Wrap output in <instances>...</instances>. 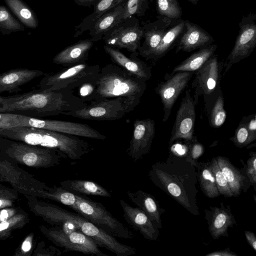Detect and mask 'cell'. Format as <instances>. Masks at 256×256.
<instances>
[{"mask_svg": "<svg viewBox=\"0 0 256 256\" xmlns=\"http://www.w3.org/2000/svg\"><path fill=\"white\" fill-rule=\"evenodd\" d=\"M87 104L72 90H36L8 97L0 105V112H10L40 118L78 110Z\"/></svg>", "mask_w": 256, "mask_h": 256, "instance_id": "cell-1", "label": "cell"}, {"mask_svg": "<svg viewBox=\"0 0 256 256\" xmlns=\"http://www.w3.org/2000/svg\"><path fill=\"white\" fill-rule=\"evenodd\" d=\"M187 158H168L152 166L149 176L153 183L166 192L191 213L198 214L196 184L198 173Z\"/></svg>", "mask_w": 256, "mask_h": 256, "instance_id": "cell-2", "label": "cell"}, {"mask_svg": "<svg viewBox=\"0 0 256 256\" xmlns=\"http://www.w3.org/2000/svg\"><path fill=\"white\" fill-rule=\"evenodd\" d=\"M32 208L37 216L51 224L60 226L67 223L73 226L92 238L99 247L106 248L117 256H129L136 253L134 248L120 242L79 214L44 202H34Z\"/></svg>", "mask_w": 256, "mask_h": 256, "instance_id": "cell-3", "label": "cell"}, {"mask_svg": "<svg viewBox=\"0 0 256 256\" xmlns=\"http://www.w3.org/2000/svg\"><path fill=\"white\" fill-rule=\"evenodd\" d=\"M0 136L30 145L55 149L73 160H80L94 150L79 136L27 126L0 128Z\"/></svg>", "mask_w": 256, "mask_h": 256, "instance_id": "cell-4", "label": "cell"}, {"mask_svg": "<svg viewBox=\"0 0 256 256\" xmlns=\"http://www.w3.org/2000/svg\"><path fill=\"white\" fill-rule=\"evenodd\" d=\"M146 87V82L115 64H108L100 68L86 102L118 97L140 100Z\"/></svg>", "mask_w": 256, "mask_h": 256, "instance_id": "cell-5", "label": "cell"}, {"mask_svg": "<svg viewBox=\"0 0 256 256\" xmlns=\"http://www.w3.org/2000/svg\"><path fill=\"white\" fill-rule=\"evenodd\" d=\"M76 200L71 208L97 227L114 237L130 240L132 232L114 218L104 205L98 202L76 194Z\"/></svg>", "mask_w": 256, "mask_h": 256, "instance_id": "cell-6", "label": "cell"}, {"mask_svg": "<svg viewBox=\"0 0 256 256\" xmlns=\"http://www.w3.org/2000/svg\"><path fill=\"white\" fill-rule=\"evenodd\" d=\"M90 102L82 108L64 112L62 114L87 120H116L134 110L140 100L118 97Z\"/></svg>", "mask_w": 256, "mask_h": 256, "instance_id": "cell-7", "label": "cell"}, {"mask_svg": "<svg viewBox=\"0 0 256 256\" xmlns=\"http://www.w3.org/2000/svg\"><path fill=\"white\" fill-rule=\"evenodd\" d=\"M100 70L99 65H90L85 62L67 66L43 78L40 82V88L46 90L62 89L72 90L94 81Z\"/></svg>", "mask_w": 256, "mask_h": 256, "instance_id": "cell-8", "label": "cell"}, {"mask_svg": "<svg viewBox=\"0 0 256 256\" xmlns=\"http://www.w3.org/2000/svg\"><path fill=\"white\" fill-rule=\"evenodd\" d=\"M45 236L64 252H76L96 256H108L99 248V246L90 237L73 226L64 223L55 227L42 228Z\"/></svg>", "mask_w": 256, "mask_h": 256, "instance_id": "cell-9", "label": "cell"}, {"mask_svg": "<svg viewBox=\"0 0 256 256\" xmlns=\"http://www.w3.org/2000/svg\"><path fill=\"white\" fill-rule=\"evenodd\" d=\"M6 153L18 162L34 168L54 166L60 163L61 158H67L56 150L18 141L12 142L6 150Z\"/></svg>", "mask_w": 256, "mask_h": 256, "instance_id": "cell-10", "label": "cell"}, {"mask_svg": "<svg viewBox=\"0 0 256 256\" xmlns=\"http://www.w3.org/2000/svg\"><path fill=\"white\" fill-rule=\"evenodd\" d=\"M143 38V28L138 20L132 16L116 24L108 30L102 40L106 45L128 52H138Z\"/></svg>", "mask_w": 256, "mask_h": 256, "instance_id": "cell-11", "label": "cell"}, {"mask_svg": "<svg viewBox=\"0 0 256 256\" xmlns=\"http://www.w3.org/2000/svg\"><path fill=\"white\" fill-rule=\"evenodd\" d=\"M234 45L227 58L225 72L234 64L249 56L256 46V14L244 16L239 23Z\"/></svg>", "mask_w": 256, "mask_h": 256, "instance_id": "cell-12", "label": "cell"}, {"mask_svg": "<svg viewBox=\"0 0 256 256\" xmlns=\"http://www.w3.org/2000/svg\"><path fill=\"white\" fill-rule=\"evenodd\" d=\"M196 103L191 96L190 90H187L176 113L170 138V144L180 139L188 142L194 140Z\"/></svg>", "mask_w": 256, "mask_h": 256, "instance_id": "cell-13", "label": "cell"}, {"mask_svg": "<svg viewBox=\"0 0 256 256\" xmlns=\"http://www.w3.org/2000/svg\"><path fill=\"white\" fill-rule=\"evenodd\" d=\"M6 160H0V180L8 182L18 190L28 195L38 196L49 187L34 179Z\"/></svg>", "mask_w": 256, "mask_h": 256, "instance_id": "cell-14", "label": "cell"}, {"mask_svg": "<svg viewBox=\"0 0 256 256\" xmlns=\"http://www.w3.org/2000/svg\"><path fill=\"white\" fill-rule=\"evenodd\" d=\"M155 136V122L150 119H136L127 153L134 162L149 152Z\"/></svg>", "mask_w": 256, "mask_h": 256, "instance_id": "cell-15", "label": "cell"}, {"mask_svg": "<svg viewBox=\"0 0 256 256\" xmlns=\"http://www.w3.org/2000/svg\"><path fill=\"white\" fill-rule=\"evenodd\" d=\"M192 74L193 72H176L156 87V91L159 95L163 105V122L168 118L175 102L186 87Z\"/></svg>", "mask_w": 256, "mask_h": 256, "instance_id": "cell-16", "label": "cell"}, {"mask_svg": "<svg viewBox=\"0 0 256 256\" xmlns=\"http://www.w3.org/2000/svg\"><path fill=\"white\" fill-rule=\"evenodd\" d=\"M176 20L158 15L154 21L144 24L142 26L144 40L138 50V54L150 60L167 30Z\"/></svg>", "mask_w": 256, "mask_h": 256, "instance_id": "cell-17", "label": "cell"}, {"mask_svg": "<svg viewBox=\"0 0 256 256\" xmlns=\"http://www.w3.org/2000/svg\"><path fill=\"white\" fill-rule=\"evenodd\" d=\"M221 62H218L216 55L214 54L196 72V78L194 82L196 84L194 101L197 102L198 95L212 94L216 90L219 84L220 72L222 68Z\"/></svg>", "mask_w": 256, "mask_h": 256, "instance_id": "cell-18", "label": "cell"}, {"mask_svg": "<svg viewBox=\"0 0 256 256\" xmlns=\"http://www.w3.org/2000/svg\"><path fill=\"white\" fill-rule=\"evenodd\" d=\"M104 49L114 64L137 78L146 82L151 78L150 68L138 58V52H132L130 56L128 57L115 48L105 44Z\"/></svg>", "mask_w": 256, "mask_h": 256, "instance_id": "cell-19", "label": "cell"}, {"mask_svg": "<svg viewBox=\"0 0 256 256\" xmlns=\"http://www.w3.org/2000/svg\"><path fill=\"white\" fill-rule=\"evenodd\" d=\"M126 222L134 230L138 232L146 239L156 240L158 236V228L140 208H134L123 200H119Z\"/></svg>", "mask_w": 256, "mask_h": 256, "instance_id": "cell-20", "label": "cell"}, {"mask_svg": "<svg viewBox=\"0 0 256 256\" xmlns=\"http://www.w3.org/2000/svg\"><path fill=\"white\" fill-rule=\"evenodd\" d=\"M214 42L212 36L199 26L185 20V30L179 38L176 53L190 52L207 46Z\"/></svg>", "mask_w": 256, "mask_h": 256, "instance_id": "cell-21", "label": "cell"}, {"mask_svg": "<svg viewBox=\"0 0 256 256\" xmlns=\"http://www.w3.org/2000/svg\"><path fill=\"white\" fill-rule=\"evenodd\" d=\"M43 74L40 70L27 68L12 69L0 74V93L16 92L22 86Z\"/></svg>", "mask_w": 256, "mask_h": 256, "instance_id": "cell-22", "label": "cell"}, {"mask_svg": "<svg viewBox=\"0 0 256 256\" xmlns=\"http://www.w3.org/2000/svg\"><path fill=\"white\" fill-rule=\"evenodd\" d=\"M94 44L90 38L80 40L58 53L53 62L66 66L84 62Z\"/></svg>", "mask_w": 256, "mask_h": 256, "instance_id": "cell-23", "label": "cell"}, {"mask_svg": "<svg viewBox=\"0 0 256 256\" xmlns=\"http://www.w3.org/2000/svg\"><path fill=\"white\" fill-rule=\"evenodd\" d=\"M126 0L100 16L88 30L90 39L94 42L102 40L104 34L121 22Z\"/></svg>", "mask_w": 256, "mask_h": 256, "instance_id": "cell-24", "label": "cell"}, {"mask_svg": "<svg viewBox=\"0 0 256 256\" xmlns=\"http://www.w3.org/2000/svg\"><path fill=\"white\" fill-rule=\"evenodd\" d=\"M127 196L132 202L144 212L157 228H161L160 212L152 196L140 190L128 191Z\"/></svg>", "mask_w": 256, "mask_h": 256, "instance_id": "cell-25", "label": "cell"}, {"mask_svg": "<svg viewBox=\"0 0 256 256\" xmlns=\"http://www.w3.org/2000/svg\"><path fill=\"white\" fill-rule=\"evenodd\" d=\"M60 187L76 194L110 198V192L96 182L82 180H68L60 182Z\"/></svg>", "mask_w": 256, "mask_h": 256, "instance_id": "cell-26", "label": "cell"}, {"mask_svg": "<svg viewBox=\"0 0 256 256\" xmlns=\"http://www.w3.org/2000/svg\"><path fill=\"white\" fill-rule=\"evenodd\" d=\"M185 30V20L176 21L167 30L150 59L157 60L164 56L178 42Z\"/></svg>", "mask_w": 256, "mask_h": 256, "instance_id": "cell-27", "label": "cell"}, {"mask_svg": "<svg viewBox=\"0 0 256 256\" xmlns=\"http://www.w3.org/2000/svg\"><path fill=\"white\" fill-rule=\"evenodd\" d=\"M216 48V44H212L200 48L176 66L171 75L178 72L196 71L214 54Z\"/></svg>", "mask_w": 256, "mask_h": 256, "instance_id": "cell-28", "label": "cell"}, {"mask_svg": "<svg viewBox=\"0 0 256 256\" xmlns=\"http://www.w3.org/2000/svg\"><path fill=\"white\" fill-rule=\"evenodd\" d=\"M125 0H98L94 5L92 14L85 17L75 28L74 38H77L92 26L96 20L112 8L124 2Z\"/></svg>", "mask_w": 256, "mask_h": 256, "instance_id": "cell-29", "label": "cell"}, {"mask_svg": "<svg viewBox=\"0 0 256 256\" xmlns=\"http://www.w3.org/2000/svg\"><path fill=\"white\" fill-rule=\"evenodd\" d=\"M232 214L224 208H215L209 224L210 233L214 239L221 236H228V230L234 224Z\"/></svg>", "mask_w": 256, "mask_h": 256, "instance_id": "cell-30", "label": "cell"}, {"mask_svg": "<svg viewBox=\"0 0 256 256\" xmlns=\"http://www.w3.org/2000/svg\"><path fill=\"white\" fill-rule=\"evenodd\" d=\"M218 165L225 176L233 196H237L240 193L245 178L225 158H216Z\"/></svg>", "mask_w": 256, "mask_h": 256, "instance_id": "cell-31", "label": "cell"}, {"mask_svg": "<svg viewBox=\"0 0 256 256\" xmlns=\"http://www.w3.org/2000/svg\"><path fill=\"white\" fill-rule=\"evenodd\" d=\"M20 22L30 28L38 26V20L32 11L21 0H4Z\"/></svg>", "mask_w": 256, "mask_h": 256, "instance_id": "cell-32", "label": "cell"}, {"mask_svg": "<svg viewBox=\"0 0 256 256\" xmlns=\"http://www.w3.org/2000/svg\"><path fill=\"white\" fill-rule=\"evenodd\" d=\"M204 166L198 168V178L201 188L204 194L210 198H214L219 196L214 174L210 165L203 164Z\"/></svg>", "mask_w": 256, "mask_h": 256, "instance_id": "cell-33", "label": "cell"}, {"mask_svg": "<svg viewBox=\"0 0 256 256\" xmlns=\"http://www.w3.org/2000/svg\"><path fill=\"white\" fill-rule=\"evenodd\" d=\"M38 196L56 201L70 208L76 200V194L62 187L48 188V190H42Z\"/></svg>", "mask_w": 256, "mask_h": 256, "instance_id": "cell-34", "label": "cell"}, {"mask_svg": "<svg viewBox=\"0 0 256 256\" xmlns=\"http://www.w3.org/2000/svg\"><path fill=\"white\" fill-rule=\"evenodd\" d=\"M152 2V0H126L121 16V22L132 16H144Z\"/></svg>", "mask_w": 256, "mask_h": 256, "instance_id": "cell-35", "label": "cell"}, {"mask_svg": "<svg viewBox=\"0 0 256 256\" xmlns=\"http://www.w3.org/2000/svg\"><path fill=\"white\" fill-rule=\"evenodd\" d=\"M156 10L160 16L172 20H178L182 9L177 0H156Z\"/></svg>", "mask_w": 256, "mask_h": 256, "instance_id": "cell-36", "label": "cell"}, {"mask_svg": "<svg viewBox=\"0 0 256 256\" xmlns=\"http://www.w3.org/2000/svg\"><path fill=\"white\" fill-rule=\"evenodd\" d=\"M214 174L216 184L219 194L227 197H232L233 194L230 189L228 182L220 169L216 158H214L210 164Z\"/></svg>", "mask_w": 256, "mask_h": 256, "instance_id": "cell-37", "label": "cell"}, {"mask_svg": "<svg viewBox=\"0 0 256 256\" xmlns=\"http://www.w3.org/2000/svg\"><path fill=\"white\" fill-rule=\"evenodd\" d=\"M26 220L24 214H18L6 220L0 222V239L8 236L13 230L22 227Z\"/></svg>", "mask_w": 256, "mask_h": 256, "instance_id": "cell-38", "label": "cell"}, {"mask_svg": "<svg viewBox=\"0 0 256 256\" xmlns=\"http://www.w3.org/2000/svg\"><path fill=\"white\" fill-rule=\"evenodd\" d=\"M256 140L249 132L242 119L236 128L234 136L230 138L236 146L240 148L248 145Z\"/></svg>", "mask_w": 256, "mask_h": 256, "instance_id": "cell-39", "label": "cell"}, {"mask_svg": "<svg viewBox=\"0 0 256 256\" xmlns=\"http://www.w3.org/2000/svg\"><path fill=\"white\" fill-rule=\"evenodd\" d=\"M226 117L224 98L220 94L217 98L210 114V122L212 126L214 128L221 126L224 123Z\"/></svg>", "mask_w": 256, "mask_h": 256, "instance_id": "cell-40", "label": "cell"}, {"mask_svg": "<svg viewBox=\"0 0 256 256\" xmlns=\"http://www.w3.org/2000/svg\"><path fill=\"white\" fill-rule=\"evenodd\" d=\"M0 27L12 30H24L23 26L16 20L6 7L0 6Z\"/></svg>", "mask_w": 256, "mask_h": 256, "instance_id": "cell-41", "label": "cell"}, {"mask_svg": "<svg viewBox=\"0 0 256 256\" xmlns=\"http://www.w3.org/2000/svg\"><path fill=\"white\" fill-rule=\"evenodd\" d=\"M16 198L14 192L0 184V209L12 206Z\"/></svg>", "mask_w": 256, "mask_h": 256, "instance_id": "cell-42", "label": "cell"}, {"mask_svg": "<svg viewBox=\"0 0 256 256\" xmlns=\"http://www.w3.org/2000/svg\"><path fill=\"white\" fill-rule=\"evenodd\" d=\"M246 173L250 182L255 184L256 182V154L252 152V155L247 161Z\"/></svg>", "mask_w": 256, "mask_h": 256, "instance_id": "cell-43", "label": "cell"}, {"mask_svg": "<svg viewBox=\"0 0 256 256\" xmlns=\"http://www.w3.org/2000/svg\"><path fill=\"white\" fill-rule=\"evenodd\" d=\"M251 135L256 139V116L255 114L244 116L242 118Z\"/></svg>", "mask_w": 256, "mask_h": 256, "instance_id": "cell-44", "label": "cell"}, {"mask_svg": "<svg viewBox=\"0 0 256 256\" xmlns=\"http://www.w3.org/2000/svg\"><path fill=\"white\" fill-rule=\"evenodd\" d=\"M204 152L203 146L198 142L194 143L190 148V156L193 160L197 159Z\"/></svg>", "mask_w": 256, "mask_h": 256, "instance_id": "cell-45", "label": "cell"}, {"mask_svg": "<svg viewBox=\"0 0 256 256\" xmlns=\"http://www.w3.org/2000/svg\"><path fill=\"white\" fill-rule=\"evenodd\" d=\"M33 236V234H30L26 238L21 245L20 250L21 254L20 255L27 254L31 251Z\"/></svg>", "mask_w": 256, "mask_h": 256, "instance_id": "cell-46", "label": "cell"}, {"mask_svg": "<svg viewBox=\"0 0 256 256\" xmlns=\"http://www.w3.org/2000/svg\"><path fill=\"white\" fill-rule=\"evenodd\" d=\"M16 210L12 208H4L0 210V222L6 220L16 214Z\"/></svg>", "mask_w": 256, "mask_h": 256, "instance_id": "cell-47", "label": "cell"}, {"mask_svg": "<svg viewBox=\"0 0 256 256\" xmlns=\"http://www.w3.org/2000/svg\"><path fill=\"white\" fill-rule=\"evenodd\" d=\"M245 235L249 244L254 250H256V238L255 234L252 232L246 231Z\"/></svg>", "mask_w": 256, "mask_h": 256, "instance_id": "cell-48", "label": "cell"}, {"mask_svg": "<svg viewBox=\"0 0 256 256\" xmlns=\"http://www.w3.org/2000/svg\"><path fill=\"white\" fill-rule=\"evenodd\" d=\"M236 254L231 252L230 251L228 250H220L218 252H211L206 256H235Z\"/></svg>", "mask_w": 256, "mask_h": 256, "instance_id": "cell-49", "label": "cell"}, {"mask_svg": "<svg viewBox=\"0 0 256 256\" xmlns=\"http://www.w3.org/2000/svg\"><path fill=\"white\" fill-rule=\"evenodd\" d=\"M75 3L80 6H90L96 4V0H74Z\"/></svg>", "mask_w": 256, "mask_h": 256, "instance_id": "cell-50", "label": "cell"}, {"mask_svg": "<svg viewBox=\"0 0 256 256\" xmlns=\"http://www.w3.org/2000/svg\"><path fill=\"white\" fill-rule=\"evenodd\" d=\"M7 98H8V97H3V96H0V105L3 102H4L7 99Z\"/></svg>", "mask_w": 256, "mask_h": 256, "instance_id": "cell-51", "label": "cell"}, {"mask_svg": "<svg viewBox=\"0 0 256 256\" xmlns=\"http://www.w3.org/2000/svg\"><path fill=\"white\" fill-rule=\"evenodd\" d=\"M192 4H196L198 0H188Z\"/></svg>", "mask_w": 256, "mask_h": 256, "instance_id": "cell-52", "label": "cell"}, {"mask_svg": "<svg viewBox=\"0 0 256 256\" xmlns=\"http://www.w3.org/2000/svg\"><path fill=\"white\" fill-rule=\"evenodd\" d=\"M96 0V2H97L98 0Z\"/></svg>", "mask_w": 256, "mask_h": 256, "instance_id": "cell-53", "label": "cell"}]
</instances>
